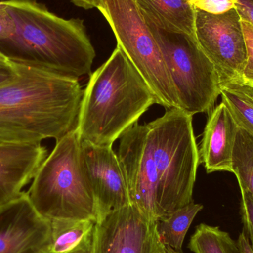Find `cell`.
I'll use <instances>...</instances> for the list:
<instances>
[{"mask_svg":"<svg viewBox=\"0 0 253 253\" xmlns=\"http://www.w3.org/2000/svg\"><path fill=\"white\" fill-rule=\"evenodd\" d=\"M12 62L17 76L0 86V143L57 141L75 129L84 94L78 79Z\"/></svg>","mask_w":253,"mask_h":253,"instance_id":"obj_1","label":"cell"},{"mask_svg":"<svg viewBox=\"0 0 253 253\" xmlns=\"http://www.w3.org/2000/svg\"><path fill=\"white\" fill-rule=\"evenodd\" d=\"M16 31L0 41L12 62L41 67L73 78L90 75L96 51L83 19L59 17L36 0L4 1Z\"/></svg>","mask_w":253,"mask_h":253,"instance_id":"obj_2","label":"cell"},{"mask_svg":"<svg viewBox=\"0 0 253 253\" xmlns=\"http://www.w3.org/2000/svg\"><path fill=\"white\" fill-rule=\"evenodd\" d=\"M154 104V93L117 46L109 59L90 74L76 129L82 141L112 147Z\"/></svg>","mask_w":253,"mask_h":253,"instance_id":"obj_3","label":"cell"},{"mask_svg":"<svg viewBox=\"0 0 253 253\" xmlns=\"http://www.w3.org/2000/svg\"><path fill=\"white\" fill-rule=\"evenodd\" d=\"M27 193L37 212L49 221L90 220L96 223V202L77 129L56 141Z\"/></svg>","mask_w":253,"mask_h":253,"instance_id":"obj_4","label":"cell"},{"mask_svg":"<svg viewBox=\"0 0 253 253\" xmlns=\"http://www.w3.org/2000/svg\"><path fill=\"white\" fill-rule=\"evenodd\" d=\"M157 172L158 221L193 202L200 162L193 117L178 108L147 124Z\"/></svg>","mask_w":253,"mask_h":253,"instance_id":"obj_5","label":"cell"},{"mask_svg":"<svg viewBox=\"0 0 253 253\" xmlns=\"http://www.w3.org/2000/svg\"><path fill=\"white\" fill-rule=\"evenodd\" d=\"M96 8L115 35L117 46L138 71L166 110L179 102L160 47L135 0H97Z\"/></svg>","mask_w":253,"mask_h":253,"instance_id":"obj_6","label":"cell"},{"mask_svg":"<svg viewBox=\"0 0 253 253\" xmlns=\"http://www.w3.org/2000/svg\"><path fill=\"white\" fill-rule=\"evenodd\" d=\"M149 26L160 47L180 109L192 117L211 111L221 94V80L197 40Z\"/></svg>","mask_w":253,"mask_h":253,"instance_id":"obj_7","label":"cell"},{"mask_svg":"<svg viewBox=\"0 0 253 253\" xmlns=\"http://www.w3.org/2000/svg\"><path fill=\"white\" fill-rule=\"evenodd\" d=\"M196 36L201 48L215 66L221 84H242L247 52L236 9L218 15L196 10Z\"/></svg>","mask_w":253,"mask_h":253,"instance_id":"obj_8","label":"cell"},{"mask_svg":"<svg viewBox=\"0 0 253 253\" xmlns=\"http://www.w3.org/2000/svg\"><path fill=\"white\" fill-rule=\"evenodd\" d=\"M130 205L150 221H158L157 172L147 124L137 123L120 138L117 153Z\"/></svg>","mask_w":253,"mask_h":253,"instance_id":"obj_9","label":"cell"},{"mask_svg":"<svg viewBox=\"0 0 253 253\" xmlns=\"http://www.w3.org/2000/svg\"><path fill=\"white\" fill-rule=\"evenodd\" d=\"M159 240L157 222L129 205L95 224L91 253H156Z\"/></svg>","mask_w":253,"mask_h":253,"instance_id":"obj_10","label":"cell"},{"mask_svg":"<svg viewBox=\"0 0 253 253\" xmlns=\"http://www.w3.org/2000/svg\"><path fill=\"white\" fill-rule=\"evenodd\" d=\"M50 234V221L37 212L28 193L0 206V253H42Z\"/></svg>","mask_w":253,"mask_h":253,"instance_id":"obj_11","label":"cell"},{"mask_svg":"<svg viewBox=\"0 0 253 253\" xmlns=\"http://www.w3.org/2000/svg\"><path fill=\"white\" fill-rule=\"evenodd\" d=\"M82 153L94 196L98 222L111 211L130 205L127 187L112 147H99L82 141Z\"/></svg>","mask_w":253,"mask_h":253,"instance_id":"obj_12","label":"cell"},{"mask_svg":"<svg viewBox=\"0 0 253 253\" xmlns=\"http://www.w3.org/2000/svg\"><path fill=\"white\" fill-rule=\"evenodd\" d=\"M47 153L41 143H0V206L20 196Z\"/></svg>","mask_w":253,"mask_h":253,"instance_id":"obj_13","label":"cell"},{"mask_svg":"<svg viewBox=\"0 0 253 253\" xmlns=\"http://www.w3.org/2000/svg\"><path fill=\"white\" fill-rule=\"evenodd\" d=\"M239 128L222 102L211 113L204 130L199 152L201 161L208 173L218 171L232 172Z\"/></svg>","mask_w":253,"mask_h":253,"instance_id":"obj_14","label":"cell"},{"mask_svg":"<svg viewBox=\"0 0 253 253\" xmlns=\"http://www.w3.org/2000/svg\"><path fill=\"white\" fill-rule=\"evenodd\" d=\"M149 25L197 40L196 8L187 0H135Z\"/></svg>","mask_w":253,"mask_h":253,"instance_id":"obj_15","label":"cell"},{"mask_svg":"<svg viewBox=\"0 0 253 253\" xmlns=\"http://www.w3.org/2000/svg\"><path fill=\"white\" fill-rule=\"evenodd\" d=\"M95 224L90 220L50 221V238L42 253H71L91 248Z\"/></svg>","mask_w":253,"mask_h":253,"instance_id":"obj_16","label":"cell"},{"mask_svg":"<svg viewBox=\"0 0 253 253\" xmlns=\"http://www.w3.org/2000/svg\"><path fill=\"white\" fill-rule=\"evenodd\" d=\"M203 205L191 202L157 221L159 239L165 245L176 251H182L186 234Z\"/></svg>","mask_w":253,"mask_h":253,"instance_id":"obj_17","label":"cell"},{"mask_svg":"<svg viewBox=\"0 0 253 253\" xmlns=\"http://www.w3.org/2000/svg\"><path fill=\"white\" fill-rule=\"evenodd\" d=\"M253 89L238 83L221 84L222 103L237 126L253 137Z\"/></svg>","mask_w":253,"mask_h":253,"instance_id":"obj_18","label":"cell"},{"mask_svg":"<svg viewBox=\"0 0 253 253\" xmlns=\"http://www.w3.org/2000/svg\"><path fill=\"white\" fill-rule=\"evenodd\" d=\"M188 248L194 253H240L237 242L228 233L206 224L196 227Z\"/></svg>","mask_w":253,"mask_h":253,"instance_id":"obj_19","label":"cell"},{"mask_svg":"<svg viewBox=\"0 0 253 253\" xmlns=\"http://www.w3.org/2000/svg\"><path fill=\"white\" fill-rule=\"evenodd\" d=\"M232 172L239 181L240 189L253 197V137L239 128L233 156Z\"/></svg>","mask_w":253,"mask_h":253,"instance_id":"obj_20","label":"cell"},{"mask_svg":"<svg viewBox=\"0 0 253 253\" xmlns=\"http://www.w3.org/2000/svg\"><path fill=\"white\" fill-rule=\"evenodd\" d=\"M246 47L247 61L242 73V84L253 89V25L241 19Z\"/></svg>","mask_w":253,"mask_h":253,"instance_id":"obj_21","label":"cell"},{"mask_svg":"<svg viewBox=\"0 0 253 253\" xmlns=\"http://www.w3.org/2000/svg\"><path fill=\"white\" fill-rule=\"evenodd\" d=\"M240 190L242 194L241 216L243 224L242 231L245 233L253 248V197L247 190Z\"/></svg>","mask_w":253,"mask_h":253,"instance_id":"obj_22","label":"cell"},{"mask_svg":"<svg viewBox=\"0 0 253 253\" xmlns=\"http://www.w3.org/2000/svg\"><path fill=\"white\" fill-rule=\"evenodd\" d=\"M196 10L218 15L236 8V0H192L189 1Z\"/></svg>","mask_w":253,"mask_h":253,"instance_id":"obj_23","label":"cell"},{"mask_svg":"<svg viewBox=\"0 0 253 253\" xmlns=\"http://www.w3.org/2000/svg\"><path fill=\"white\" fill-rule=\"evenodd\" d=\"M16 31L14 19L4 1H0V41L7 40Z\"/></svg>","mask_w":253,"mask_h":253,"instance_id":"obj_24","label":"cell"},{"mask_svg":"<svg viewBox=\"0 0 253 253\" xmlns=\"http://www.w3.org/2000/svg\"><path fill=\"white\" fill-rule=\"evenodd\" d=\"M236 9L241 19L253 25V0H236Z\"/></svg>","mask_w":253,"mask_h":253,"instance_id":"obj_25","label":"cell"},{"mask_svg":"<svg viewBox=\"0 0 253 253\" xmlns=\"http://www.w3.org/2000/svg\"><path fill=\"white\" fill-rule=\"evenodd\" d=\"M16 76L17 72L11 61L10 63L0 62V86L13 81Z\"/></svg>","mask_w":253,"mask_h":253,"instance_id":"obj_26","label":"cell"},{"mask_svg":"<svg viewBox=\"0 0 253 253\" xmlns=\"http://www.w3.org/2000/svg\"><path fill=\"white\" fill-rule=\"evenodd\" d=\"M236 242L239 246L240 253H253V246L243 231L239 234Z\"/></svg>","mask_w":253,"mask_h":253,"instance_id":"obj_27","label":"cell"},{"mask_svg":"<svg viewBox=\"0 0 253 253\" xmlns=\"http://www.w3.org/2000/svg\"><path fill=\"white\" fill-rule=\"evenodd\" d=\"M156 253H183V252L182 251H176V250L172 249V248L165 245L163 242L159 240Z\"/></svg>","mask_w":253,"mask_h":253,"instance_id":"obj_28","label":"cell"},{"mask_svg":"<svg viewBox=\"0 0 253 253\" xmlns=\"http://www.w3.org/2000/svg\"><path fill=\"white\" fill-rule=\"evenodd\" d=\"M0 62L1 63H10V61L0 52Z\"/></svg>","mask_w":253,"mask_h":253,"instance_id":"obj_29","label":"cell"},{"mask_svg":"<svg viewBox=\"0 0 253 253\" xmlns=\"http://www.w3.org/2000/svg\"><path fill=\"white\" fill-rule=\"evenodd\" d=\"M91 251L92 247L91 248H87V249L79 250V251L71 253H91Z\"/></svg>","mask_w":253,"mask_h":253,"instance_id":"obj_30","label":"cell"},{"mask_svg":"<svg viewBox=\"0 0 253 253\" xmlns=\"http://www.w3.org/2000/svg\"><path fill=\"white\" fill-rule=\"evenodd\" d=\"M187 1H192V0H187Z\"/></svg>","mask_w":253,"mask_h":253,"instance_id":"obj_31","label":"cell"},{"mask_svg":"<svg viewBox=\"0 0 253 253\" xmlns=\"http://www.w3.org/2000/svg\"></svg>","mask_w":253,"mask_h":253,"instance_id":"obj_32","label":"cell"}]
</instances>
